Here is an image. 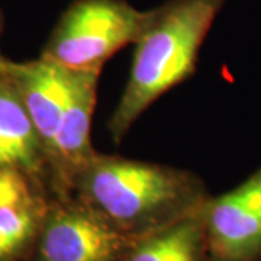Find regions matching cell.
<instances>
[{"mask_svg": "<svg viewBox=\"0 0 261 261\" xmlns=\"http://www.w3.org/2000/svg\"><path fill=\"white\" fill-rule=\"evenodd\" d=\"M70 195L138 238L199 211L211 193L190 170L96 151L71 177Z\"/></svg>", "mask_w": 261, "mask_h": 261, "instance_id": "cell-1", "label": "cell"}, {"mask_svg": "<svg viewBox=\"0 0 261 261\" xmlns=\"http://www.w3.org/2000/svg\"><path fill=\"white\" fill-rule=\"evenodd\" d=\"M225 0H167L147 16L137 41L129 77L109 119L121 142L132 125L168 90L196 71L200 47Z\"/></svg>", "mask_w": 261, "mask_h": 261, "instance_id": "cell-2", "label": "cell"}, {"mask_svg": "<svg viewBox=\"0 0 261 261\" xmlns=\"http://www.w3.org/2000/svg\"><path fill=\"white\" fill-rule=\"evenodd\" d=\"M147 10L126 0H74L41 56L71 71H100L118 51L134 45Z\"/></svg>", "mask_w": 261, "mask_h": 261, "instance_id": "cell-3", "label": "cell"}, {"mask_svg": "<svg viewBox=\"0 0 261 261\" xmlns=\"http://www.w3.org/2000/svg\"><path fill=\"white\" fill-rule=\"evenodd\" d=\"M130 241L73 195L53 197L27 261H121Z\"/></svg>", "mask_w": 261, "mask_h": 261, "instance_id": "cell-4", "label": "cell"}, {"mask_svg": "<svg viewBox=\"0 0 261 261\" xmlns=\"http://www.w3.org/2000/svg\"><path fill=\"white\" fill-rule=\"evenodd\" d=\"M211 261H261V166L200 207Z\"/></svg>", "mask_w": 261, "mask_h": 261, "instance_id": "cell-5", "label": "cell"}, {"mask_svg": "<svg viewBox=\"0 0 261 261\" xmlns=\"http://www.w3.org/2000/svg\"><path fill=\"white\" fill-rule=\"evenodd\" d=\"M53 197L37 178L0 168V261L28 260Z\"/></svg>", "mask_w": 261, "mask_h": 261, "instance_id": "cell-6", "label": "cell"}, {"mask_svg": "<svg viewBox=\"0 0 261 261\" xmlns=\"http://www.w3.org/2000/svg\"><path fill=\"white\" fill-rule=\"evenodd\" d=\"M99 77L100 71H74L73 75L71 92L49 157L54 197L70 195L71 177L96 152L90 135Z\"/></svg>", "mask_w": 261, "mask_h": 261, "instance_id": "cell-7", "label": "cell"}, {"mask_svg": "<svg viewBox=\"0 0 261 261\" xmlns=\"http://www.w3.org/2000/svg\"><path fill=\"white\" fill-rule=\"evenodd\" d=\"M5 68L37 128L49 163L74 71L42 56L27 63L6 61Z\"/></svg>", "mask_w": 261, "mask_h": 261, "instance_id": "cell-8", "label": "cell"}, {"mask_svg": "<svg viewBox=\"0 0 261 261\" xmlns=\"http://www.w3.org/2000/svg\"><path fill=\"white\" fill-rule=\"evenodd\" d=\"M5 64L0 68V168L20 170L47 185L53 193L44 144Z\"/></svg>", "mask_w": 261, "mask_h": 261, "instance_id": "cell-9", "label": "cell"}, {"mask_svg": "<svg viewBox=\"0 0 261 261\" xmlns=\"http://www.w3.org/2000/svg\"><path fill=\"white\" fill-rule=\"evenodd\" d=\"M121 261H211L200 209L154 232L132 238Z\"/></svg>", "mask_w": 261, "mask_h": 261, "instance_id": "cell-10", "label": "cell"}, {"mask_svg": "<svg viewBox=\"0 0 261 261\" xmlns=\"http://www.w3.org/2000/svg\"><path fill=\"white\" fill-rule=\"evenodd\" d=\"M5 61H6V60H3V58L0 57V68H2V65L5 64Z\"/></svg>", "mask_w": 261, "mask_h": 261, "instance_id": "cell-11", "label": "cell"}]
</instances>
